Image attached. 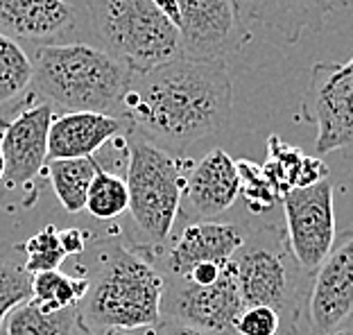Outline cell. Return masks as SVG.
Instances as JSON below:
<instances>
[{
    "label": "cell",
    "mask_w": 353,
    "mask_h": 335,
    "mask_svg": "<svg viewBox=\"0 0 353 335\" xmlns=\"http://www.w3.org/2000/svg\"><path fill=\"white\" fill-rule=\"evenodd\" d=\"M231 270L245 306L274 308L281 320L294 326L301 310L303 270L292 256L283 229L268 225L247 234L231 258Z\"/></svg>",
    "instance_id": "obj_5"
},
{
    "label": "cell",
    "mask_w": 353,
    "mask_h": 335,
    "mask_svg": "<svg viewBox=\"0 0 353 335\" xmlns=\"http://www.w3.org/2000/svg\"><path fill=\"white\" fill-rule=\"evenodd\" d=\"M21 250L26 252L23 265H26V270L32 276L43 272H57L61 263L66 261V252H63V247L59 243V231L52 225H48L39 234L32 236Z\"/></svg>",
    "instance_id": "obj_25"
},
{
    "label": "cell",
    "mask_w": 353,
    "mask_h": 335,
    "mask_svg": "<svg viewBox=\"0 0 353 335\" xmlns=\"http://www.w3.org/2000/svg\"><path fill=\"white\" fill-rule=\"evenodd\" d=\"M50 177L52 190L61 206L68 213L86 211L88 188L102 168L95 156L86 159H61V161H48L46 165Z\"/></svg>",
    "instance_id": "obj_18"
},
{
    "label": "cell",
    "mask_w": 353,
    "mask_h": 335,
    "mask_svg": "<svg viewBox=\"0 0 353 335\" xmlns=\"http://www.w3.org/2000/svg\"><path fill=\"white\" fill-rule=\"evenodd\" d=\"M34 79V61L16 43V39L0 32V105L10 102L28 89Z\"/></svg>",
    "instance_id": "obj_22"
},
{
    "label": "cell",
    "mask_w": 353,
    "mask_h": 335,
    "mask_svg": "<svg viewBox=\"0 0 353 335\" xmlns=\"http://www.w3.org/2000/svg\"><path fill=\"white\" fill-rule=\"evenodd\" d=\"M299 118L312 125L322 156L353 145V54L342 63H315L301 95Z\"/></svg>",
    "instance_id": "obj_7"
},
{
    "label": "cell",
    "mask_w": 353,
    "mask_h": 335,
    "mask_svg": "<svg viewBox=\"0 0 353 335\" xmlns=\"http://www.w3.org/2000/svg\"><path fill=\"white\" fill-rule=\"evenodd\" d=\"M328 335H353V326H340L338 331L328 333Z\"/></svg>",
    "instance_id": "obj_31"
},
{
    "label": "cell",
    "mask_w": 353,
    "mask_h": 335,
    "mask_svg": "<svg viewBox=\"0 0 353 335\" xmlns=\"http://www.w3.org/2000/svg\"><path fill=\"white\" fill-rule=\"evenodd\" d=\"M245 229L231 222H190L165 254L168 278H186L197 265H220L227 267L236 252L245 243Z\"/></svg>",
    "instance_id": "obj_14"
},
{
    "label": "cell",
    "mask_w": 353,
    "mask_h": 335,
    "mask_svg": "<svg viewBox=\"0 0 353 335\" xmlns=\"http://www.w3.org/2000/svg\"><path fill=\"white\" fill-rule=\"evenodd\" d=\"M176 7L181 57L227 61L250 39L238 0H176Z\"/></svg>",
    "instance_id": "obj_8"
},
{
    "label": "cell",
    "mask_w": 353,
    "mask_h": 335,
    "mask_svg": "<svg viewBox=\"0 0 353 335\" xmlns=\"http://www.w3.org/2000/svg\"><path fill=\"white\" fill-rule=\"evenodd\" d=\"M165 276L143 254L109 247L77 306L82 333L114 335L157 329L163 322Z\"/></svg>",
    "instance_id": "obj_2"
},
{
    "label": "cell",
    "mask_w": 353,
    "mask_h": 335,
    "mask_svg": "<svg viewBox=\"0 0 353 335\" xmlns=\"http://www.w3.org/2000/svg\"><path fill=\"white\" fill-rule=\"evenodd\" d=\"M93 32L134 75L181 57V39L152 0H86Z\"/></svg>",
    "instance_id": "obj_4"
},
{
    "label": "cell",
    "mask_w": 353,
    "mask_h": 335,
    "mask_svg": "<svg viewBox=\"0 0 353 335\" xmlns=\"http://www.w3.org/2000/svg\"><path fill=\"white\" fill-rule=\"evenodd\" d=\"M186 165L179 156L168 152L150 139H134L127 161V190L130 213L139 234L150 247H163L179 218V204Z\"/></svg>",
    "instance_id": "obj_6"
},
{
    "label": "cell",
    "mask_w": 353,
    "mask_h": 335,
    "mask_svg": "<svg viewBox=\"0 0 353 335\" xmlns=\"http://www.w3.org/2000/svg\"><path fill=\"white\" fill-rule=\"evenodd\" d=\"M5 335H84L79 326L77 308L46 310L34 299L12 310L7 317Z\"/></svg>",
    "instance_id": "obj_19"
},
{
    "label": "cell",
    "mask_w": 353,
    "mask_h": 335,
    "mask_svg": "<svg viewBox=\"0 0 353 335\" xmlns=\"http://www.w3.org/2000/svg\"><path fill=\"white\" fill-rule=\"evenodd\" d=\"M75 23L66 0H0V32L12 39L54 41Z\"/></svg>",
    "instance_id": "obj_16"
},
{
    "label": "cell",
    "mask_w": 353,
    "mask_h": 335,
    "mask_svg": "<svg viewBox=\"0 0 353 335\" xmlns=\"http://www.w3.org/2000/svg\"><path fill=\"white\" fill-rule=\"evenodd\" d=\"M240 195L238 165L224 150H211L190 168L183 183L179 215L188 222L215 220L236 204Z\"/></svg>",
    "instance_id": "obj_13"
},
{
    "label": "cell",
    "mask_w": 353,
    "mask_h": 335,
    "mask_svg": "<svg viewBox=\"0 0 353 335\" xmlns=\"http://www.w3.org/2000/svg\"><path fill=\"white\" fill-rule=\"evenodd\" d=\"M234 107L227 61L172 59L132 77L120 114L132 130L168 152H186L190 145L218 134Z\"/></svg>",
    "instance_id": "obj_1"
},
{
    "label": "cell",
    "mask_w": 353,
    "mask_h": 335,
    "mask_svg": "<svg viewBox=\"0 0 353 335\" xmlns=\"http://www.w3.org/2000/svg\"><path fill=\"white\" fill-rule=\"evenodd\" d=\"M351 0H252V16L276 30L288 43H296L306 32L319 30L326 19L349 7Z\"/></svg>",
    "instance_id": "obj_17"
},
{
    "label": "cell",
    "mask_w": 353,
    "mask_h": 335,
    "mask_svg": "<svg viewBox=\"0 0 353 335\" xmlns=\"http://www.w3.org/2000/svg\"><path fill=\"white\" fill-rule=\"evenodd\" d=\"M349 183H351V188H353V170H351V174H349Z\"/></svg>",
    "instance_id": "obj_33"
},
{
    "label": "cell",
    "mask_w": 353,
    "mask_h": 335,
    "mask_svg": "<svg viewBox=\"0 0 353 335\" xmlns=\"http://www.w3.org/2000/svg\"><path fill=\"white\" fill-rule=\"evenodd\" d=\"M88 290V278H75L63 272H43L32 276V299L46 310L77 308Z\"/></svg>",
    "instance_id": "obj_21"
},
{
    "label": "cell",
    "mask_w": 353,
    "mask_h": 335,
    "mask_svg": "<svg viewBox=\"0 0 353 335\" xmlns=\"http://www.w3.org/2000/svg\"><path fill=\"white\" fill-rule=\"evenodd\" d=\"M0 181H5V156H3V150H0Z\"/></svg>",
    "instance_id": "obj_32"
},
{
    "label": "cell",
    "mask_w": 353,
    "mask_h": 335,
    "mask_svg": "<svg viewBox=\"0 0 353 335\" xmlns=\"http://www.w3.org/2000/svg\"><path fill=\"white\" fill-rule=\"evenodd\" d=\"M28 299H32V274L16 256L0 252V335H5V324L12 310Z\"/></svg>",
    "instance_id": "obj_24"
},
{
    "label": "cell",
    "mask_w": 353,
    "mask_h": 335,
    "mask_svg": "<svg viewBox=\"0 0 353 335\" xmlns=\"http://www.w3.org/2000/svg\"><path fill=\"white\" fill-rule=\"evenodd\" d=\"M134 73L107 50L86 43H48L34 57V89L66 111L118 116Z\"/></svg>",
    "instance_id": "obj_3"
},
{
    "label": "cell",
    "mask_w": 353,
    "mask_h": 335,
    "mask_svg": "<svg viewBox=\"0 0 353 335\" xmlns=\"http://www.w3.org/2000/svg\"><path fill=\"white\" fill-rule=\"evenodd\" d=\"M86 211L98 220H114L125 211H130L127 181L109 170H100L88 188Z\"/></svg>",
    "instance_id": "obj_23"
},
{
    "label": "cell",
    "mask_w": 353,
    "mask_h": 335,
    "mask_svg": "<svg viewBox=\"0 0 353 335\" xmlns=\"http://www.w3.org/2000/svg\"><path fill=\"white\" fill-rule=\"evenodd\" d=\"M236 165L240 174V193L245 195L247 204H250V211L256 215L268 213L274 206L279 195L272 190L270 181L265 179L263 165L247 161V159H240V161H236Z\"/></svg>",
    "instance_id": "obj_26"
},
{
    "label": "cell",
    "mask_w": 353,
    "mask_h": 335,
    "mask_svg": "<svg viewBox=\"0 0 353 335\" xmlns=\"http://www.w3.org/2000/svg\"><path fill=\"white\" fill-rule=\"evenodd\" d=\"M268 152L270 159L263 163V174L279 199H283L288 193L301 188V172L303 163H306V154L299 148L288 145L276 134H272L268 139Z\"/></svg>",
    "instance_id": "obj_20"
},
{
    "label": "cell",
    "mask_w": 353,
    "mask_h": 335,
    "mask_svg": "<svg viewBox=\"0 0 353 335\" xmlns=\"http://www.w3.org/2000/svg\"><path fill=\"white\" fill-rule=\"evenodd\" d=\"M281 204L285 213V238L294 261L303 272H315L338 241L331 181L292 190Z\"/></svg>",
    "instance_id": "obj_10"
},
{
    "label": "cell",
    "mask_w": 353,
    "mask_h": 335,
    "mask_svg": "<svg viewBox=\"0 0 353 335\" xmlns=\"http://www.w3.org/2000/svg\"><path fill=\"white\" fill-rule=\"evenodd\" d=\"M281 326H283V320L274 308L245 306L234 324V331L238 335H279Z\"/></svg>",
    "instance_id": "obj_27"
},
{
    "label": "cell",
    "mask_w": 353,
    "mask_h": 335,
    "mask_svg": "<svg viewBox=\"0 0 353 335\" xmlns=\"http://www.w3.org/2000/svg\"><path fill=\"white\" fill-rule=\"evenodd\" d=\"M152 3L159 7V12H161L174 28H179V7H176V0H152Z\"/></svg>",
    "instance_id": "obj_30"
},
{
    "label": "cell",
    "mask_w": 353,
    "mask_h": 335,
    "mask_svg": "<svg viewBox=\"0 0 353 335\" xmlns=\"http://www.w3.org/2000/svg\"><path fill=\"white\" fill-rule=\"evenodd\" d=\"M353 315V229L335 241L333 252L315 270L306 320L310 335H328Z\"/></svg>",
    "instance_id": "obj_12"
},
{
    "label": "cell",
    "mask_w": 353,
    "mask_h": 335,
    "mask_svg": "<svg viewBox=\"0 0 353 335\" xmlns=\"http://www.w3.org/2000/svg\"><path fill=\"white\" fill-rule=\"evenodd\" d=\"M86 241L88 234L77 227H68L59 231V243L63 247V252H66V256H79V254H84Z\"/></svg>",
    "instance_id": "obj_28"
},
{
    "label": "cell",
    "mask_w": 353,
    "mask_h": 335,
    "mask_svg": "<svg viewBox=\"0 0 353 335\" xmlns=\"http://www.w3.org/2000/svg\"><path fill=\"white\" fill-rule=\"evenodd\" d=\"M132 127L125 118L95 111H66L54 116L48 134V161L95 156L109 141H118Z\"/></svg>",
    "instance_id": "obj_15"
},
{
    "label": "cell",
    "mask_w": 353,
    "mask_h": 335,
    "mask_svg": "<svg viewBox=\"0 0 353 335\" xmlns=\"http://www.w3.org/2000/svg\"><path fill=\"white\" fill-rule=\"evenodd\" d=\"M54 111L48 102L30 105L12 121H0V150L5 156V188L32 190L48 165V134Z\"/></svg>",
    "instance_id": "obj_11"
},
{
    "label": "cell",
    "mask_w": 353,
    "mask_h": 335,
    "mask_svg": "<svg viewBox=\"0 0 353 335\" xmlns=\"http://www.w3.org/2000/svg\"><path fill=\"white\" fill-rule=\"evenodd\" d=\"M159 335H208V333L197 331V329H192V326H186V324L161 322V329H159Z\"/></svg>",
    "instance_id": "obj_29"
},
{
    "label": "cell",
    "mask_w": 353,
    "mask_h": 335,
    "mask_svg": "<svg viewBox=\"0 0 353 335\" xmlns=\"http://www.w3.org/2000/svg\"><path fill=\"white\" fill-rule=\"evenodd\" d=\"M245 310L231 265L213 285H197L188 278H165L163 322L192 326L208 335L234 331L238 315Z\"/></svg>",
    "instance_id": "obj_9"
}]
</instances>
